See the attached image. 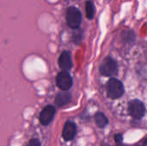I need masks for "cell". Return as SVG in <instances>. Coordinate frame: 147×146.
Returning a JSON list of instances; mask_svg holds the SVG:
<instances>
[{
  "mask_svg": "<svg viewBox=\"0 0 147 146\" xmlns=\"http://www.w3.org/2000/svg\"><path fill=\"white\" fill-rule=\"evenodd\" d=\"M66 22L71 28H78L82 22L81 11L76 7H69L66 12Z\"/></svg>",
  "mask_w": 147,
  "mask_h": 146,
  "instance_id": "cell-2",
  "label": "cell"
},
{
  "mask_svg": "<svg viewBox=\"0 0 147 146\" xmlns=\"http://www.w3.org/2000/svg\"><path fill=\"white\" fill-rule=\"evenodd\" d=\"M107 94L111 99H118L124 94V87L121 81L110 78L107 83Z\"/></svg>",
  "mask_w": 147,
  "mask_h": 146,
  "instance_id": "cell-1",
  "label": "cell"
},
{
  "mask_svg": "<svg viewBox=\"0 0 147 146\" xmlns=\"http://www.w3.org/2000/svg\"><path fill=\"white\" fill-rule=\"evenodd\" d=\"M115 141L117 143V144H121L122 142V135L121 134H116L115 135Z\"/></svg>",
  "mask_w": 147,
  "mask_h": 146,
  "instance_id": "cell-13",
  "label": "cell"
},
{
  "mask_svg": "<svg viewBox=\"0 0 147 146\" xmlns=\"http://www.w3.org/2000/svg\"><path fill=\"white\" fill-rule=\"evenodd\" d=\"M27 146H40V143L37 139H32Z\"/></svg>",
  "mask_w": 147,
  "mask_h": 146,
  "instance_id": "cell-12",
  "label": "cell"
},
{
  "mask_svg": "<svg viewBox=\"0 0 147 146\" xmlns=\"http://www.w3.org/2000/svg\"><path fill=\"white\" fill-rule=\"evenodd\" d=\"M144 146H147V139L144 141Z\"/></svg>",
  "mask_w": 147,
  "mask_h": 146,
  "instance_id": "cell-14",
  "label": "cell"
},
{
  "mask_svg": "<svg viewBox=\"0 0 147 146\" xmlns=\"http://www.w3.org/2000/svg\"><path fill=\"white\" fill-rule=\"evenodd\" d=\"M85 14L89 20H92L95 15V6L92 1L88 0L85 3Z\"/></svg>",
  "mask_w": 147,
  "mask_h": 146,
  "instance_id": "cell-11",
  "label": "cell"
},
{
  "mask_svg": "<svg viewBox=\"0 0 147 146\" xmlns=\"http://www.w3.org/2000/svg\"><path fill=\"white\" fill-rule=\"evenodd\" d=\"M99 70H100L101 74H102L103 76H106V77L115 76L118 71L117 63L112 58L107 57L101 63Z\"/></svg>",
  "mask_w": 147,
  "mask_h": 146,
  "instance_id": "cell-3",
  "label": "cell"
},
{
  "mask_svg": "<svg viewBox=\"0 0 147 146\" xmlns=\"http://www.w3.org/2000/svg\"><path fill=\"white\" fill-rule=\"evenodd\" d=\"M56 83L58 87L61 90L67 91L72 85V78L67 71H62L58 74L56 78Z\"/></svg>",
  "mask_w": 147,
  "mask_h": 146,
  "instance_id": "cell-5",
  "label": "cell"
},
{
  "mask_svg": "<svg viewBox=\"0 0 147 146\" xmlns=\"http://www.w3.org/2000/svg\"><path fill=\"white\" fill-rule=\"evenodd\" d=\"M145 111L146 109L143 102L139 100L131 101L128 104L129 114L136 120H140L144 116Z\"/></svg>",
  "mask_w": 147,
  "mask_h": 146,
  "instance_id": "cell-4",
  "label": "cell"
},
{
  "mask_svg": "<svg viewBox=\"0 0 147 146\" xmlns=\"http://www.w3.org/2000/svg\"><path fill=\"white\" fill-rule=\"evenodd\" d=\"M95 122L97 126L99 127H104L107 126V124L109 123V120L107 119V117L105 116L104 114L99 112L95 115Z\"/></svg>",
  "mask_w": 147,
  "mask_h": 146,
  "instance_id": "cell-10",
  "label": "cell"
},
{
  "mask_svg": "<svg viewBox=\"0 0 147 146\" xmlns=\"http://www.w3.org/2000/svg\"><path fill=\"white\" fill-rule=\"evenodd\" d=\"M59 65L60 69L64 71H67L72 67V60L71 52L68 51H64L59 59Z\"/></svg>",
  "mask_w": 147,
  "mask_h": 146,
  "instance_id": "cell-8",
  "label": "cell"
},
{
  "mask_svg": "<svg viewBox=\"0 0 147 146\" xmlns=\"http://www.w3.org/2000/svg\"><path fill=\"white\" fill-rule=\"evenodd\" d=\"M71 96L69 92L67 91H62L59 93L55 98V103L59 107H63L66 104H68L71 102Z\"/></svg>",
  "mask_w": 147,
  "mask_h": 146,
  "instance_id": "cell-9",
  "label": "cell"
},
{
  "mask_svg": "<svg viewBox=\"0 0 147 146\" xmlns=\"http://www.w3.org/2000/svg\"><path fill=\"white\" fill-rule=\"evenodd\" d=\"M117 146H121V145H117Z\"/></svg>",
  "mask_w": 147,
  "mask_h": 146,
  "instance_id": "cell-15",
  "label": "cell"
},
{
  "mask_svg": "<svg viewBox=\"0 0 147 146\" xmlns=\"http://www.w3.org/2000/svg\"><path fill=\"white\" fill-rule=\"evenodd\" d=\"M55 108L52 105L47 106L44 108V109L41 111L40 114V122L43 126H47L53 119L54 114H55Z\"/></svg>",
  "mask_w": 147,
  "mask_h": 146,
  "instance_id": "cell-6",
  "label": "cell"
},
{
  "mask_svg": "<svg viewBox=\"0 0 147 146\" xmlns=\"http://www.w3.org/2000/svg\"><path fill=\"white\" fill-rule=\"evenodd\" d=\"M77 134V126L74 122L72 121H67L65 122L64 128H63V133L62 136L65 141H70L74 139V137Z\"/></svg>",
  "mask_w": 147,
  "mask_h": 146,
  "instance_id": "cell-7",
  "label": "cell"
}]
</instances>
